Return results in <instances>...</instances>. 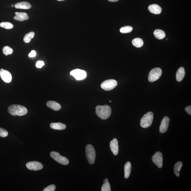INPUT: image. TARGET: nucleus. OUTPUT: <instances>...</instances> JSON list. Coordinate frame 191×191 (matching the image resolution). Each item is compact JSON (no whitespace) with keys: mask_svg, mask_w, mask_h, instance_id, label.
Returning a JSON list of instances; mask_svg holds the SVG:
<instances>
[{"mask_svg":"<svg viewBox=\"0 0 191 191\" xmlns=\"http://www.w3.org/2000/svg\"><path fill=\"white\" fill-rule=\"evenodd\" d=\"M96 109V114L101 119L106 120L111 115V108L108 105H97Z\"/></svg>","mask_w":191,"mask_h":191,"instance_id":"nucleus-1","label":"nucleus"},{"mask_svg":"<svg viewBox=\"0 0 191 191\" xmlns=\"http://www.w3.org/2000/svg\"><path fill=\"white\" fill-rule=\"evenodd\" d=\"M9 114L12 116H22L27 114L28 111L25 107L18 105H10L8 108Z\"/></svg>","mask_w":191,"mask_h":191,"instance_id":"nucleus-2","label":"nucleus"},{"mask_svg":"<svg viewBox=\"0 0 191 191\" xmlns=\"http://www.w3.org/2000/svg\"><path fill=\"white\" fill-rule=\"evenodd\" d=\"M87 159L89 164H94L96 158V152L94 147L91 144L87 145L85 149Z\"/></svg>","mask_w":191,"mask_h":191,"instance_id":"nucleus-3","label":"nucleus"},{"mask_svg":"<svg viewBox=\"0 0 191 191\" xmlns=\"http://www.w3.org/2000/svg\"><path fill=\"white\" fill-rule=\"evenodd\" d=\"M153 120V113L149 112L145 114L141 119V126L143 128H147L152 125Z\"/></svg>","mask_w":191,"mask_h":191,"instance_id":"nucleus-4","label":"nucleus"},{"mask_svg":"<svg viewBox=\"0 0 191 191\" xmlns=\"http://www.w3.org/2000/svg\"><path fill=\"white\" fill-rule=\"evenodd\" d=\"M162 74L160 68H155L152 69L149 73L148 79L149 82H153L159 80Z\"/></svg>","mask_w":191,"mask_h":191,"instance_id":"nucleus-5","label":"nucleus"},{"mask_svg":"<svg viewBox=\"0 0 191 191\" xmlns=\"http://www.w3.org/2000/svg\"><path fill=\"white\" fill-rule=\"evenodd\" d=\"M50 156L52 159L60 164L67 165L69 164V160L65 157L61 156L58 152H51L50 153Z\"/></svg>","mask_w":191,"mask_h":191,"instance_id":"nucleus-6","label":"nucleus"},{"mask_svg":"<svg viewBox=\"0 0 191 191\" xmlns=\"http://www.w3.org/2000/svg\"><path fill=\"white\" fill-rule=\"evenodd\" d=\"M117 84V82L115 80H108L102 82L101 86L105 90L108 91L114 89Z\"/></svg>","mask_w":191,"mask_h":191,"instance_id":"nucleus-7","label":"nucleus"},{"mask_svg":"<svg viewBox=\"0 0 191 191\" xmlns=\"http://www.w3.org/2000/svg\"><path fill=\"white\" fill-rule=\"evenodd\" d=\"M71 75L75 77L77 80H81L86 78L87 74L86 72L80 69H75L71 71L70 73Z\"/></svg>","mask_w":191,"mask_h":191,"instance_id":"nucleus-8","label":"nucleus"},{"mask_svg":"<svg viewBox=\"0 0 191 191\" xmlns=\"http://www.w3.org/2000/svg\"><path fill=\"white\" fill-rule=\"evenodd\" d=\"M152 161L159 168H161L162 167L163 156L160 152H156L152 158Z\"/></svg>","mask_w":191,"mask_h":191,"instance_id":"nucleus-9","label":"nucleus"},{"mask_svg":"<svg viewBox=\"0 0 191 191\" xmlns=\"http://www.w3.org/2000/svg\"><path fill=\"white\" fill-rule=\"evenodd\" d=\"M26 167L29 170L38 171L41 170L43 167V165L41 162L37 161H30L26 164Z\"/></svg>","mask_w":191,"mask_h":191,"instance_id":"nucleus-10","label":"nucleus"},{"mask_svg":"<svg viewBox=\"0 0 191 191\" xmlns=\"http://www.w3.org/2000/svg\"><path fill=\"white\" fill-rule=\"evenodd\" d=\"M0 71V77L5 83H10L12 82V77L11 74L8 71L3 69Z\"/></svg>","mask_w":191,"mask_h":191,"instance_id":"nucleus-11","label":"nucleus"},{"mask_svg":"<svg viewBox=\"0 0 191 191\" xmlns=\"http://www.w3.org/2000/svg\"><path fill=\"white\" fill-rule=\"evenodd\" d=\"M170 119L167 116H165L161 121L160 125L159 131L161 133H164L167 131L168 127H169Z\"/></svg>","mask_w":191,"mask_h":191,"instance_id":"nucleus-12","label":"nucleus"},{"mask_svg":"<svg viewBox=\"0 0 191 191\" xmlns=\"http://www.w3.org/2000/svg\"><path fill=\"white\" fill-rule=\"evenodd\" d=\"M15 16L14 17V19L18 21H24L29 19L28 14L24 12H15Z\"/></svg>","mask_w":191,"mask_h":191,"instance_id":"nucleus-13","label":"nucleus"},{"mask_svg":"<svg viewBox=\"0 0 191 191\" xmlns=\"http://www.w3.org/2000/svg\"><path fill=\"white\" fill-rule=\"evenodd\" d=\"M110 147L113 154L115 155H117L119 153V145L117 139H114L111 141Z\"/></svg>","mask_w":191,"mask_h":191,"instance_id":"nucleus-14","label":"nucleus"},{"mask_svg":"<svg viewBox=\"0 0 191 191\" xmlns=\"http://www.w3.org/2000/svg\"><path fill=\"white\" fill-rule=\"evenodd\" d=\"M148 10L152 13L156 15L159 14L162 12L161 7L156 4H152L149 6Z\"/></svg>","mask_w":191,"mask_h":191,"instance_id":"nucleus-15","label":"nucleus"},{"mask_svg":"<svg viewBox=\"0 0 191 191\" xmlns=\"http://www.w3.org/2000/svg\"><path fill=\"white\" fill-rule=\"evenodd\" d=\"M46 105L48 107L55 111H59L61 108V105L60 104L55 101H48L46 103Z\"/></svg>","mask_w":191,"mask_h":191,"instance_id":"nucleus-16","label":"nucleus"},{"mask_svg":"<svg viewBox=\"0 0 191 191\" xmlns=\"http://www.w3.org/2000/svg\"><path fill=\"white\" fill-rule=\"evenodd\" d=\"M15 8L18 9H26L28 10L31 8V5L29 3L26 1L17 3L15 4Z\"/></svg>","mask_w":191,"mask_h":191,"instance_id":"nucleus-17","label":"nucleus"},{"mask_svg":"<svg viewBox=\"0 0 191 191\" xmlns=\"http://www.w3.org/2000/svg\"><path fill=\"white\" fill-rule=\"evenodd\" d=\"M185 75V71L183 67H180L178 69L176 74V80L178 82H181L184 78Z\"/></svg>","mask_w":191,"mask_h":191,"instance_id":"nucleus-18","label":"nucleus"},{"mask_svg":"<svg viewBox=\"0 0 191 191\" xmlns=\"http://www.w3.org/2000/svg\"><path fill=\"white\" fill-rule=\"evenodd\" d=\"M50 127L53 129L58 130H63L66 128V125L61 122L52 123L50 124Z\"/></svg>","mask_w":191,"mask_h":191,"instance_id":"nucleus-19","label":"nucleus"},{"mask_svg":"<svg viewBox=\"0 0 191 191\" xmlns=\"http://www.w3.org/2000/svg\"><path fill=\"white\" fill-rule=\"evenodd\" d=\"M131 162L128 161L125 164L124 166V177L125 178L127 179L129 177L130 173H131Z\"/></svg>","mask_w":191,"mask_h":191,"instance_id":"nucleus-20","label":"nucleus"},{"mask_svg":"<svg viewBox=\"0 0 191 191\" xmlns=\"http://www.w3.org/2000/svg\"><path fill=\"white\" fill-rule=\"evenodd\" d=\"M154 35L157 39L160 40L163 39L166 37L165 32L160 29L155 30L154 32Z\"/></svg>","mask_w":191,"mask_h":191,"instance_id":"nucleus-21","label":"nucleus"},{"mask_svg":"<svg viewBox=\"0 0 191 191\" xmlns=\"http://www.w3.org/2000/svg\"><path fill=\"white\" fill-rule=\"evenodd\" d=\"M132 43L133 46L136 48H139L143 46L144 43L143 40L142 39L140 38H136L132 41Z\"/></svg>","mask_w":191,"mask_h":191,"instance_id":"nucleus-22","label":"nucleus"},{"mask_svg":"<svg viewBox=\"0 0 191 191\" xmlns=\"http://www.w3.org/2000/svg\"><path fill=\"white\" fill-rule=\"evenodd\" d=\"M182 166V162H181V161H178V162H177L175 164L174 168V171L175 175H176L177 177H179V172Z\"/></svg>","mask_w":191,"mask_h":191,"instance_id":"nucleus-23","label":"nucleus"},{"mask_svg":"<svg viewBox=\"0 0 191 191\" xmlns=\"http://www.w3.org/2000/svg\"><path fill=\"white\" fill-rule=\"evenodd\" d=\"M35 33L33 32L28 33L25 35L24 38V41L25 43H29L31 41L32 39L35 36Z\"/></svg>","mask_w":191,"mask_h":191,"instance_id":"nucleus-24","label":"nucleus"},{"mask_svg":"<svg viewBox=\"0 0 191 191\" xmlns=\"http://www.w3.org/2000/svg\"><path fill=\"white\" fill-rule=\"evenodd\" d=\"M0 27L6 29H12L14 27L13 24L8 22H4L0 23Z\"/></svg>","mask_w":191,"mask_h":191,"instance_id":"nucleus-25","label":"nucleus"},{"mask_svg":"<svg viewBox=\"0 0 191 191\" xmlns=\"http://www.w3.org/2000/svg\"><path fill=\"white\" fill-rule=\"evenodd\" d=\"M133 30V28L130 26H125L122 27L120 29V31L122 33H129Z\"/></svg>","mask_w":191,"mask_h":191,"instance_id":"nucleus-26","label":"nucleus"},{"mask_svg":"<svg viewBox=\"0 0 191 191\" xmlns=\"http://www.w3.org/2000/svg\"><path fill=\"white\" fill-rule=\"evenodd\" d=\"M3 54L6 56H7L11 54L13 52V49L9 46H5L3 48Z\"/></svg>","mask_w":191,"mask_h":191,"instance_id":"nucleus-27","label":"nucleus"},{"mask_svg":"<svg viewBox=\"0 0 191 191\" xmlns=\"http://www.w3.org/2000/svg\"><path fill=\"white\" fill-rule=\"evenodd\" d=\"M111 188L110 183L108 182H105L104 183L102 186L101 188L102 191H111Z\"/></svg>","mask_w":191,"mask_h":191,"instance_id":"nucleus-28","label":"nucleus"},{"mask_svg":"<svg viewBox=\"0 0 191 191\" xmlns=\"http://www.w3.org/2000/svg\"><path fill=\"white\" fill-rule=\"evenodd\" d=\"M8 133L7 130L0 127V137H5L8 136Z\"/></svg>","mask_w":191,"mask_h":191,"instance_id":"nucleus-29","label":"nucleus"},{"mask_svg":"<svg viewBox=\"0 0 191 191\" xmlns=\"http://www.w3.org/2000/svg\"><path fill=\"white\" fill-rule=\"evenodd\" d=\"M55 189L56 186L55 185L52 184L45 188L43 191H54Z\"/></svg>","mask_w":191,"mask_h":191,"instance_id":"nucleus-30","label":"nucleus"},{"mask_svg":"<svg viewBox=\"0 0 191 191\" xmlns=\"http://www.w3.org/2000/svg\"><path fill=\"white\" fill-rule=\"evenodd\" d=\"M44 65V62L43 61H38L36 64V67L38 68H41Z\"/></svg>","mask_w":191,"mask_h":191,"instance_id":"nucleus-31","label":"nucleus"},{"mask_svg":"<svg viewBox=\"0 0 191 191\" xmlns=\"http://www.w3.org/2000/svg\"><path fill=\"white\" fill-rule=\"evenodd\" d=\"M185 110L188 114L191 115V105L186 107L185 108Z\"/></svg>","mask_w":191,"mask_h":191,"instance_id":"nucleus-32","label":"nucleus"},{"mask_svg":"<svg viewBox=\"0 0 191 191\" xmlns=\"http://www.w3.org/2000/svg\"><path fill=\"white\" fill-rule=\"evenodd\" d=\"M36 55V53L35 50H32L29 54V56L31 57H35Z\"/></svg>","mask_w":191,"mask_h":191,"instance_id":"nucleus-33","label":"nucleus"},{"mask_svg":"<svg viewBox=\"0 0 191 191\" xmlns=\"http://www.w3.org/2000/svg\"><path fill=\"white\" fill-rule=\"evenodd\" d=\"M108 1H111V2H116V1H119V0H108Z\"/></svg>","mask_w":191,"mask_h":191,"instance_id":"nucleus-34","label":"nucleus"},{"mask_svg":"<svg viewBox=\"0 0 191 191\" xmlns=\"http://www.w3.org/2000/svg\"><path fill=\"white\" fill-rule=\"evenodd\" d=\"M108 180L107 178H106V179H105V180H104V181H103V182L104 183L106 182H108Z\"/></svg>","mask_w":191,"mask_h":191,"instance_id":"nucleus-35","label":"nucleus"},{"mask_svg":"<svg viewBox=\"0 0 191 191\" xmlns=\"http://www.w3.org/2000/svg\"><path fill=\"white\" fill-rule=\"evenodd\" d=\"M57 1H65V0H57Z\"/></svg>","mask_w":191,"mask_h":191,"instance_id":"nucleus-36","label":"nucleus"},{"mask_svg":"<svg viewBox=\"0 0 191 191\" xmlns=\"http://www.w3.org/2000/svg\"><path fill=\"white\" fill-rule=\"evenodd\" d=\"M14 6V5L13 4H12L11 5V7H13Z\"/></svg>","mask_w":191,"mask_h":191,"instance_id":"nucleus-37","label":"nucleus"},{"mask_svg":"<svg viewBox=\"0 0 191 191\" xmlns=\"http://www.w3.org/2000/svg\"><path fill=\"white\" fill-rule=\"evenodd\" d=\"M109 102H111V101H109Z\"/></svg>","mask_w":191,"mask_h":191,"instance_id":"nucleus-38","label":"nucleus"},{"mask_svg":"<svg viewBox=\"0 0 191 191\" xmlns=\"http://www.w3.org/2000/svg\"><path fill=\"white\" fill-rule=\"evenodd\" d=\"M1 69H0V71H1Z\"/></svg>","mask_w":191,"mask_h":191,"instance_id":"nucleus-39","label":"nucleus"}]
</instances>
